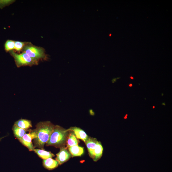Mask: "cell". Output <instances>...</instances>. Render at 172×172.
<instances>
[{"mask_svg":"<svg viewBox=\"0 0 172 172\" xmlns=\"http://www.w3.org/2000/svg\"><path fill=\"white\" fill-rule=\"evenodd\" d=\"M55 125L49 121L40 122L36 126V129L33 130L35 137L33 139L34 146L35 148L44 149L54 128Z\"/></svg>","mask_w":172,"mask_h":172,"instance_id":"1","label":"cell"},{"mask_svg":"<svg viewBox=\"0 0 172 172\" xmlns=\"http://www.w3.org/2000/svg\"><path fill=\"white\" fill-rule=\"evenodd\" d=\"M68 130L56 125L46 144V146H53L57 148L64 147L67 144L69 136Z\"/></svg>","mask_w":172,"mask_h":172,"instance_id":"2","label":"cell"},{"mask_svg":"<svg viewBox=\"0 0 172 172\" xmlns=\"http://www.w3.org/2000/svg\"><path fill=\"white\" fill-rule=\"evenodd\" d=\"M22 49L23 52L38 62L40 60L47 59L44 50L42 48L36 47L29 43L25 44Z\"/></svg>","mask_w":172,"mask_h":172,"instance_id":"3","label":"cell"},{"mask_svg":"<svg viewBox=\"0 0 172 172\" xmlns=\"http://www.w3.org/2000/svg\"><path fill=\"white\" fill-rule=\"evenodd\" d=\"M10 53L14 57L18 67L38 64V62L31 59L25 52H23L21 54H18L15 53L13 51H11Z\"/></svg>","mask_w":172,"mask_h":172,"instance_id":"4","label":"cell"},{"mask_svg":"<svg viewBox=\"0 0 172 172\" xmlns=\"http://www.w3.org/2000/svg\"><path fill=\"white\" fill-rule=\"evenodd\" d=\"M29 131V133H25L22 138L18 140L22 145L26 147L29 151H34L35 149L32 142V140L35 138V133L33 130H30Z\"/></svg>","mask_w":172,"mask_h":172,"instance_id":"5","label":"cell"},{"mask_svg":"<svg viewBox=\"0 0 172 172\" xmlns=\"http://www.w3.org/2000/svg\"><path fill=\"white\" fill-rule=\"evenodd\" d=\"M56 160L61 165L68 161L72 157V155L65 147L60 148L59 152L57 154Z\"/></svg>","mask_w":172,"mask_h":172,"instance_id":"6","label":"cell"},{"mask_svg":"<svg viewBox=\"0 0 172 172\" xmlns=\"http://www.w3.org/2000/svg\"><path fill=\"white\" fill-rule=\"evenodd\" d=\"M103 148L100 142H99L95 148L88 151L89 156L94 161L96 162L101 158L103 155Z\"/></svg>","mask_w":172,"mask_h":172,"instance_id":"7","label":"cell"},{"mask_svg":"<svg viewBox=\"0 0 172 172\" xmlns=\"http://www.w3.org/2000/svg\"><path fill=\"white\" fill-rule=\"evenodd\" d=\"M68 130L73 132L76 138L81 139L85 143L88 138V136L86 132L79 127H72Z\"/></svg>","mask_w":172,"mask_h":172,"instance_id":"8","label":"cell"},{"mask_svg":"<svg viewBox=\"0 0 172 172\" xmlns=\"http://www.w3.org/2000/svg\"><path fill=\"white\" fill-rule=\"evenodd\" d=\"M42 164L43 167L49 170L56 168L59 165L58 161L52 158L43 159Z\"/></svg>","mask_w":172,"mask_h":172,"instance_id":"9","label":"cell"},{"mask_svg":"<svg viewBox=\"0 0 172 172\" xmlns=\"http://www.w3.org/2000/svg\"><path fill=\"white\" fill-rule=\"evenodd\" d=\"M68 149L72 157L81 156L84 153V148L78 145L70 147Z\"/></svg>","mask_w":172,"mask_h":172,"instance_id":"10","label":"cell"},{"mask_svg":"<svg viewBox=\"0 0 172 172\" xmlns=\"http://www.w3.org/2000/svg\"><path fill=\"white\" fill-rule=\"evenodd\" d=\"M14 124L21 129L27 131L32 127L31 121L26 119L19 120L16 121Z\"/></svg>","mask_w":172,"mask_h":172,"instance_id":"11","label":"cell"},{"mask_svg":"<svg viewBox=\"0 0 172 172\" xmlns=\"http://www.w3.org/2000/svg\"><path fill=\"white\" fill-rule=\"evenodd\" d=\"M34 151L38 156L43 159L52 158L55 156V155L52 152L47 151L42 149H35Z\"/></svg>","mask_w":172,"mask_h":172,"instance_id":"12","label":"cell"},{"mask_svg":"<svg viewBox=\"0 0 172 172\" xmlns=\"http://www.w3.org/2000/svg\"><path fill=\"white\" fill-rule=\"evenodd\" d=\"M15 136L18 139L22 138L29 130H26L20 128L14 125L12 129Z\"/></svg>","mask_w":172,"mask_h":172,"instance_id":"13","label":"cell"},{"mask_svg":"<svg viewBox=\"0 0 172 172\" xmlns=\"http://www.w3.org/2000/svg\"><path fill=\"white\" fill-rule=\"evenodd\" d=\"M69 134L67 142V148L70 147L78 145L79 142L73 133L71 131Z\"/></svg>","mask_w":172,"mask_h":172,"instance_id":"14","label":"cell"},{"mask_svg":"<svg viewBox=\"0 0 172 172\" xmlns=\"http://www.w3.org/2000/svg\"><path fill=\"white\" fill-rule=\"evenodd\" d=\"M99 142L96 139L89 137L85 143L87 146L88 151L94 149Z\"/></svg>","mask_w":172,"mask_h":172,"instance_id":"15","label":"cell"},{"mask_svg":"<svg viewBox=\"0 0 172 172\" xmlns=\"http://www.w3.org/2000/svg\"><path fill=\"white\" fill-rule=\"evenodd\" d=\"M15 42L14 41L8 40L5 45V49L6 52L14 49Z\"/></svg>","mask_w":172,"mask_h":172,"instance_id":"16","label":"cell"},{"mask_svg":"<svg viewBox=\"0 0 172 172\" xmlns=\"http://www.w3.org/2000/svg\"><path fill=\"white\" fill-rule=\"evenodd\" d=\"M25 42L16 41L15 42V46L14 49L18 52H20L22 49L25 45Z\"/></svg>","mask_w":172,"mask_h":172,"instance_id":"17","label":"cell"},{"mask_svg":"<svg viewBox=\"0 0 172 172\" xmlns=\"http://www.w3.org/2000/svg\"><path fill=\"white\" fill-rule=\"evenodd\" d=\"M14 1H0V6H3L5 5L11 4Z\"/></svg>","mask_w":172,"mask_h":172,"instance_id":"18","label":"cell"},{"mask_svg":"<svg viewBox=\"0 0 172 172\" xmlns=\"http://www.w3.org/2000/svg\"><path fill=\"white\" fill-rule=\"evenodd\" d=\"M133 86V85L132 84H130L129 85L130 87H132Z\"/></svg>","mask_w":172,"mask_h":172,"instance_id":"19","label":"cell"},{"mask_svg":"<svg viewBox=\"0 0 172 172\" xmlns=\"http://www.w3.org/2000/svg\"><path fill=\"white\" fill-rule=\"evenodd\" d=\"M130 79H133V77H132V76H131V77H130Z\"/></svg>","mask_w":172,"mask_h":172,"instance_id":"20","label":"cell"},{"mask_svg":"<svg viewBox=\"0 0 172 172\" xmlns=\"http://www.w3.org/2000/svg\"><path fill=\"white\" fill-rule=\"evenodd\" d=\"M153 108H155V106H153Z\"/></svg>","mask_w":172,"mask_h":172,"instance_id":"21","label":"cell"},{"mask_svg":"<svg viewBox=\"0 0 172 172\" xmlns=\"http://www.w3.org/2000/svg\"><path fill=\"white\" fill-rule=\"evenodd\" d=\"M110 36H111V34H110Z\"/></svg>","mask_w":172,"mask_h":172,"instance_id":"22","label":"cell"}]
</instances>
